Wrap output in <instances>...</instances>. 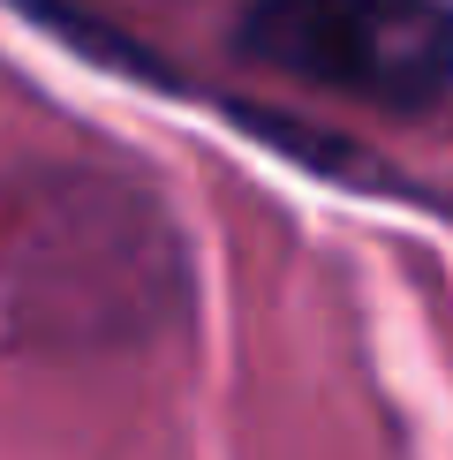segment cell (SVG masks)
Returning a JSON list of instances; mask_svg holds the SVG:
<instances>
[{"instance_id": "6da1fadb", "label": "cell", "mask_w": 453, "mask_h": 460, "mask_svg": "<svg viewBox=\"0 0 453 460\" xmlns=\"http://www.w3.org/2000/svg\"><path fill=\"white\" fill-rule=\"evenodd\" d=\"M242 53L295 84L415 113L453 91V8L446 0H257Z\"/></svg>"}]
</instances>
